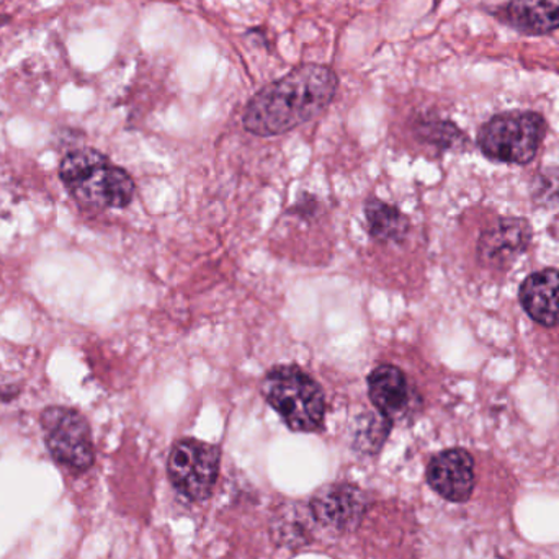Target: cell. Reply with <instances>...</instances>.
Segmentation results:
<instances>
[{
  "mask_svg": "<svg viewBox=\"0 0 559 559\" xmlns=\"http://www.w3.org/2000/svg\"><path fill=\"white\" fill-rule=\"evenodd\" d=\"M498 19L522 35H548L559 29V0H511Z\"/></svg>",
  "mask_w": 559,
  "mask_h": 559,
  "instance_id": "obj_10",
  "label": "cell"
},
{
  "mask_svg": "<svg viewBox=\"0 0 559 559\" xmlns=\"http://www.w3.org/2000/svg\"><path fill=\"white\" fill-rule=\"evenodd\" d=\"M10 22V16H7V15H2V13H0V28H2V26H5L7 23Z\"/></svg>",
  "mask_w": 559,
  "mask_h": 559,
  "instance_id": "obj_16",
  "label": "cell"
},
{
  "mask_svg": "<svg viewBox=\"0 0 559 559\" xmlns=\"http://www.w3.org/2000/svg\"><path fill=\"white\" fill-rule=\"evenodd\" d=\"M547 134V121L535 111L496 115L479 131L478 143L489 159L527 164L534 159Z\"/></svg>",
  "mask_w": 559,
  "mask_h": 559,
  "instance_id": "obj_4",
  "label": "cell"
},
{
  "mask_svg": "<svg viewBox=\"0 0 559 559\" xmlns=\"http://www.w3.org/2000/svg\"><path fill=\"white\" fill-rule=\"evenodd\" d=\"M46 447L56 462L74 472L94 465L91 427L84 416L68 407H48L41 414Z\"/></svg>",
  "mask_w": 559,
  "mask_h": 559,
  "instance_id": "obj_6",
  "label": "cell"
},
{
  "mask_svg": "<svg viewBox=\"0 0 559 559\" xmlns=\"http://www.w3.org/2000/svg\"><path fill=\"white\" fill-rule=\"evenodd\" d=\"M286 514H280L277 521V537L280 544L298 545L308 544L309 534L308 514L299 512L298 508H288Z\"/></svg>",
  "mask_w": 559,
  "mask_h": 559,
  "instance_id": "obj_15",
  "label": "cell"
},
{
  "mask_svg": "<svg viewBox=\"0 0 559 559\" xmlns=\"http://www.w3.org/2000/svg\"><path fill=\"white\" fill-rule=\"evenodd\" d=\"M267 403L295 432H316L324 424L325 400L321 386L296 365H280L262 383Z\"/></svg>",
  "mask_w": 559,
  "mask_h": 559,
  "instance_id": "obj_3",
  "label": "cell"
},
{
  "mask_svg": "<svg viewBox=\"0 0 559 559\" xmlns=\"http://www.w3.org/2000/svg\"><path fill=\"white\" fill-rule=\"evenodd\" d=\"M370 235L378 241H401L409 231L406 216L380 200H370L365 206Z\"/></svg>",
  "mask_w": 559,
  "mask_h": 559,
  "instance_id": "obj_13",
  "label": "cell"
},
{
  "mask_svg": "<svg viewBox=\"0 0 559 559\" xmlns=\"http://www.w3.org/2000/svg\"><path fill=\"white\" fill-rule=\"evenodd\" d=\"M337 88V74L329 66H298L251 98L242 123L255 136L288 133L319 117L334 100Z\"/></svg>",
  "mask_w": 559,
  "mask_h": 559,
  "instance_id": "obj_1",
  "label": "cell"
},
{
  "mask_svg": "<svg viewBox=\"0 0 559 559\" xmlns=\"http://www.w3.org/2000/svg\"><path fill=\"white\" fill-rule=\"evenodd\" d=\"M368 394L374 409L391 424L406 416L411 406V390L406 374L394 365H380L368 378Z\"/></svg>",
  "mask_w": 559,
  "mask_h": 559,
  "instance_id": "obj_9",
  "label": "cell"
},
{
  "mask_svg": "<svg viewBox=\"0 0 559 559\" xmlns=\"http://www.w3.org/2000/svg\"><path fill=\"white\" fill-rule=\"evenodd\" d=\"M167 472L180 495L192 501L209 499L218 479V447L197 439L179 440L170 452Z\"/></svg>",
  "mask_w": 559,
  "mask_h": 559,
  "instance_id": "obj_5",
  "label": "cell"
},
{
  "mask_svg": "<svg viewBox=\"0 0 559 559\" xmlns=\"http://www.w3.org/2000/svg\"><path fill=\"white\" fill-rule=\"evenodd\" d=\"M531 241V229L521 219H506L479 242V254L486 262L502 264L521 254Z\"/></svg>",
  "mask_w": 559,
  "mask_h": 559,
  "instance_id": "obj_12",
  "label": "cell"
},
{
  "mask_svg": "<svg viewBox=\"0 0 559 559\" xmlns=\"http://www.w3.org/2000/svg\"><path fill=\"white\" fill-rule=\"evenodd\" d=\"M393 424L381 416L380 413L368 414L364 419L358 420L357 430H355V445L361 450V452L374 453L381 449L384 440H386L388 433Z\"/></svg>",
  "mask_w": 559,
  "mask_h": 559,
  "instance_id": "obj_14",
  "label": "cell"
},
{
  "mask_svg": "<svg viewBox=\"0 0 559 559\" xmlns=\"http://www.w3.org/2000/svg\"><path fill=\"white\" fill-rule=\"evenodd\" d=\"M61 179L79 203L92 209H124L133 200L130 174L95 150L69 153L61 163Z\"/></svg>",
  "mask_w": 559,
  "mask_h": 559,
  "instance_id": "obj_2",
  "label": "cell"
},
{
  "mask_svg": "<svg viewBox=\"0 0 559 559\" xmlns=\"http://www.w3.org/2000/svg\"><path fill=\"white\" fill-rule=\"evenodd\" d=\"M368 508V498L360 488L348 483H334L316 491L311 514L322 527L352 532L360 525Z\"/></svg>",
  "mask_w": 559,
  "mask_h": 559,
  "instance_id": "obj_7",
  "label": "cell"
},
{
  "mask_svg": "<svg viewBox=\"0 0 559 559\" xmlns=\"http://www.w3.org/2000/svg\"><path fill=\"white\" fill-rule=\"evenodd\" d=\"M521 302L527 314L538 324L554 328L559 324V274L542 271L525 280Z\"/></svg>",
  "mask_w": 559,
  "mask_h": 559,
  "instance_id": "obj_11",
  "label": "cell"
},
{
  "mask_svg": "<svg viewBox=\"0 0 559 559\" xmlns=\"http://www.w3.org/2000/svg\"><path fill=\"white\" fill-rule=\"evenodd\" d=\"M427 481L447 501L466 502L475 489V460L466 450H445L429 463Z\"/></svg>",
  "mask_w": 559,
  "mask_h": 559,
  "instance_id": "obj_8",
  "label": "cell"
}]
</instances>
